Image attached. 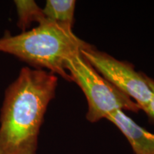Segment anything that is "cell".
<instances>
[{
    "instance_id": "obj_1",
    "label": "cell",
    "mask_w": 154,
    "mask_h": 154,
    "mask_svg": "<svg viewBox=\"0 0 154 154\" xmlns=\"http://www.w3.org/2000/svg\"><path fill=\"white\" fill-rule=\"evenodd\" d=\"M58 77L25 66L5 90L0 113V154H36L38 138Z\"/></svg>"
},
{
    "instance_id": "obj_2",
    "label": "cell",
    "mask_w": 154,
    "mask_h": 154,
    "mask_svg": "<svg viewBox=\"0 0 154 154\" xmlns=\"http://www.w3.org/2000/svg\"><path fill=\"white\" fill-rule=\"evenodd\" d=\"M72 27L46 20L37 26L17 35L9 32L0 37V52L8 54L30 65L43 69L69 82L72 77L65 67L68 58L88 47Z\"/></svg>"
},
{
    "instance_id": "obj_3",
    "label": "cell",
    "mask_w": 154,
    "mask_h": 154,
    "mask_svg": "<svg viewBox=\"0 0 154 154\" xmlns=\"http://www.w3.org/2000/svg\"><path fill=\"white\" fill-rule=\"evenodd\" d=\"M65 67L86 96L88 110L86 118L96 123L116 111H128L136 113L140 108L129 96L106 80L84 59L81 52L70 56Z\"/></svg>"
},
{
    "instance_id": "obj_4",
    "label": "cell",
    "mask_w": 154,
    "mask_h": 154,
    "mask_svg": "<svg viewBox=\"0 0 154 154\" xmlns=\"http://www.w3.org/2000/svg\"><path fill=\"white\" fill-rule=\"evenodd\" d=\"M81 54L106 80L134 99L140 110L147 107L153 92L145 74L136 72L131 63L119 61L91 45L81 50Z\"/></svg>"
},
{
    "instance_id": "obj_5",
    "label": "cell",
    "mask_w": 154,
    "mask_h": 154,
    "mask_svg": "<svg viewBox=\"0 0 154 154\" xmlns=\"http://www.w3.org/2000/svg\"><path fill=\"white\" fill-rule=\"evenodd\" d=\"M115 125L126 137L134 154H154V134L136 124L121 110L106 118Z\"/></svg>"
},
{
    "instance_id": "obj_6",
    "label": "cell",
    "mask_w": 154,
    "mask_h": 154,
    "mask_svg": "<svg viewBox=\"0 0 154 154\" xmlns=\"http://www.w3.org/2000/svg\"><path fill=\"white\" fill-rule=\"evenodd\" d=\"M75 7L74 0H47L43 12L47 20L72 27Z\"/></svg>"
},
{
    "instance_id": "obj_7",
    "label": "cell",
    "mask_w": 154,
    "mask_h": 154,
    "mask_svg": "<svg viewBox=\"0 0 154 154\" xmlns=\"http://www.w3.org/2000/svg\"><path fill=\"white\" fill-rule=\"evenodd\" d=\"M17 14V26L22 32H26L33 23L39 24L46 20L43 9L34 0H15Z\"/></svg>"
},
{
    "instance_id": "obj_8",
    "label": "cell",
    "mask_w": 154,
    "mask_h": 154,
    "mask_svg": "<svg viewBox=\"0 0 154 154\" xmlns=\"http://www.w3.org/2000/svg\"><path fill=\"white\" fill-rule=\"evenodd\" d=\"M146 78L148 84H149V86L151 88L152 92H153V95H152L151 101H150L149 105L147 106V107L144 109L143 111L149 116V117L151 120L154 121V80L153 79H151V77L148 76L146 74Z\"/></svg>"
}]
</instances>
